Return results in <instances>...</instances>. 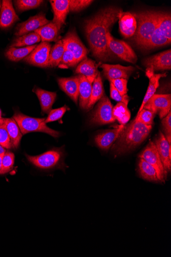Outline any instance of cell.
Masks as SVG:
<instances>
[{"instance_id": "cb8c5ba5", "label": "cell", "mask_w": 171, "mask_h": 257, "mask_svg": "<svg viewBox=\"0 0 171 257\" xmlns=\"http://www.w3.org/2000/svg\"><path fill=\"white\" fill-rule=\"evenodd\" d=\"M146 75L149 78V84L138 112L143 109L145 103L155 94L159 85V80L160 78L165 76V74H155L154 71L146 69Z\"/></svg>"}, {"instance_id": "6da1fadb", "label": "cell", "mask_w": 171, "mask_h": 257, "mask_svg": "<svg viewBox=\"0 0 171 257\" xmlns=\"http://www.w3.org/2000/svg\"><path fill=\"white\" fill-rule=\"evenodd\" d=\"M121 11L117 8L109 7L85 21L84 29L91 51L99 60L106 61L111 57L106 36L118 20Z\"/></svg>"}, {"instance_id": "7a4b0ae2", "label": "cell", "mask_w": 171, "mask_h": 257, "mask_svg": "<svg viewBox=\"0 0 171 257\" xmlns=\"http://www.w3.org/2000/svg\"><path fill=\"white\" fill-rule=\"evenodd\" d=\"M152 128V125H144L136 120L125 125L112 146L113 154L117 156L133 151L148 137Z\"/></svg>"}, {"instance_id": "ee69618b", "label": "cell", "mask_w": 171, "mask_h": 257, "mask_svg": "<svg viewBox=\"0 0 171 257\" xmlns=\"http://www.w3.org/2000/svg\"><path fill=\"white\" fill-rule=\"evenodd\" d=\"M3 156H4V155H0V175H3L2 167H3Z\"/></svg>"}, {"instance_id": "d4e9b609", "label": "cell", "mask_w": 171, "mask_h": 257, "mask_svg": "<svg viewBox=\"0 0 171 257\" xmlns=\"http://www.w3.org/2000/svg\"><path fill=\"white\" fill-rule=\"evenodd\" d=\"M79 77V102L80 106L83 109H87L91 97L92 83L84 76Z\"/></svg>"}, {"instance_id": "d590c367", "label": "cell", "mask_w": 171, "mask_h": 257, "mask_svg": "<svg viewBox=\"0 0 171 257\" xmlns=\"http://www.w3.org/2000/svg\"><path fill=\"white\" fill-rule=\"evenodd\" d=\"M0 145L8 150L12 148L11 139L3 118L0 119Z\"/></svg>"}, {"instance_id": "3957f363", "label": "cell", "mask_w": 171, "mask_h": 257, "mask_svg": "<svg viewBox=\"0 0 171 257\" xmlns=\"http://www.w3.org/2000/svg\"><path fill=\"white\" fill-rule=\"evenodd\" d=\"M158 12L144 11L134 15L137 21V29L134 40L136 44L145 49L157 25Z\"/></svg>"}, {"instance_id": "ac0fdd59", "label": "cell", "mask_w": 171, "mask_h": 257, "mask_svg": "<svg viewBox=\"0 0 171 257\" xmlns=\"http://www.w3.org/2000/svg\"><path fill=\"white\" fill-rule=\"evenodd\" d=\"M119 31L125 38L134 36L137 29V21L134 15L121 11L119 16Z\"/></svg>"}, {"instance_id": "9a60e30c", "label": "cell", "mask_w": 171, "mask_h": 257, "mask_svg": "<svg viewBox=\"0 0 171 257\" xmlns=\"http://www.w3.org/2000/svg\"><path fill=\"white\" fill-rule=\"evenodd\" d=\"M103 69L105 76L110 81L117 79L128 80L135 71L132 66H123L120 65L103 64L101 66Z\"/></svg>"}, {"instance_id": "ba28073f", "label": "cell", "mask_w": 171, "mask_h": 257, "mask_svg": "<svg viewBox=\"0 0 171 257\" xmlns=\"http://www.w3.org/2000/svg\"><path fill=\"white\" fill-rule=\"evenodd\" d=\"M108 48L122 60L134 64L137 60V56L131 48L125 42L114 38L110 32L106 36Z\"/></svg>"}, {"instance_id": "836d02e7", "label": "cell", "mask_w": 171, "mask_h": 257, "mask_svg": "<svg viewBox=\"0 0 171 257\" xmlns=\"http://www.w3.org/2000/svg\"><path fill=\"white\" fill-rule=\"evenodd\" d=\"M43 1L41 0H17L15 4L19 12L26 11L39 7Z\"/></svg>"}, {"instance_id": "74e56055", "label": "cell", "mask_w": 171, "mask_h": 257, "mask_svg": "<svg viewBox=\"0 0 171 257\" xmlns=\"http://www.w3.org/2000/svg\"><path fill=\"white\" fill-rule=\"evenodd\" d=\"M93 2L90 0H69V12H80L89 7Z\"/></svg>"}, {"instance_id": "484cf974", "label": "cell", "mask_w": 171, "mask_h": 257, "mask_svg": "<svg viewBox=\"0 0 171 257\" xmlns=\"http://www.w3.org/2000/svg\"><path fill=\"white\" fill-rule=\"evenodd\" d=\"M3 120L11 139L12 148L18 149L22 137L19 127L13 118H3Z\"/></svg>"}, {"instance_id": "44dd1931", "label": "cell", "mask_w": 171, "mask_h": 257, "mask_svg": "<svg viewBox=\"0 0 171 257\" xmlns=\"http://www.w3.org/2000/svg\"><path fill=\"white\" fill-rule=\"evenodd\" d=\"M58 81L61 89L77 104L79 97V76L68 78H59Z\"/></svg>"}, {"instance_id": "5b68a950", "label": "cell", "mask_w": 171, "mask_h": 257, "mask_svg": "<svg viewBox=\"0 0 171 257\" xmlns=\"http://www.w3.org/2000/svg\"><path fill=\"white\" fill-rule=\"evenodd\" d=\"M171 42V16L158 12L156 29L145 49L158 48Z\"/></svg>"}, {"instance_id": "7402d4cb", "label": "cell", "mask_w": 171, "mask_h": 257, "mask_svg": "<svg viewBox=\"0 0 171 257\" xmlns=\"http://www.w3.org/2000/svg\"><path fill=\"white\" fill-rule=\"evenodd\" d=\"M97 66L98 65H96L94 61L86 58L78 65L76 73L85 76L90 82L93 83L99 73L97 71Z\"/></svg>"}, {"instance_id": "52a82bcc", "label": "cell", "mask_w": 171, "mask_h": 257, "mask_svg": "<svg viewBox=\"0 0 171 257\" xmlns=\"http://www.w3.org/2000/svg\"><path fill=\"white\" fill-rule=\"evenodd\" d=\"M113 106L107 97L104 95L99 100L92 113L90 122L93 124L104 125L114 122L116 120L113 115Z\"/></svg>"}, {"instance_id": "ab89813d", "label": "cell", "mask_w": 171, "mask_h": 257, "mask_svg": "<svg viewBox=\"0 0 171 257\" xmlns=\"http://www.w3.org/2000/svg\"><path fill=\"white\" fill-rule=\"evenodd\" d=\"M161 123L165 135L164 136L171 145V111L162 119Z\"/></svg>"}, {"instance_id": "f1b7e54d", "label": "cell", "mask_w": 171, "mask_h": 257, "mask_svg": "<svg viewBox=\"0 0 171 257\" xmlns=\"http://www.w3.org/2000/svg\"><path fill=\"white\" fill-rule=\"evenodd\" d=\"M104 95V87L102 77L99 73L92 83L91 97L87 109H90Z\"/></svg>"}, {"instance_id": "f35d334b", "label": "cell", "mask_w": 171, "mask_h": 257, "mask_svg": "<svg viewBox=\"0 0 171 257\" xmlns=\"http://www.w3.org/2000/svg\"><path fill=\"white\" fill-rule=\"evenodd\" d=\"M69 108L66 106L62 107L52 109L49 113L48 117L45 119V123L54 122L61 119Z\"/></svg>"}, {"instance_id": "9c48e42d", "label": "cell", "mask_w": 171, "mask_h": 257, "mask_svg": "<svg viewBox=\"0 0 171 257\" xmlns=\"http://www.w3.org/2000/svg\"><path fill=\"white\" fill-rule=\"evenodd\" d=\"M155 169L160 182H164L167 174L165 172L159 155L154 142L150 141L139 156Z\"/></svg>"}, {"instance_id": "5bb4252c", "label": "cell", "mask_w": 171, "mask_h": 257, "mask_svg": "<svg viewBox=\"0 0 171 257\" xmlns=\"http://www.w3.org/2000/svg\"><path fill=\"white\" fill-rule=\"evenodd\" d=\"M146 69L151 71H163L171 69L170 50L145 59L143 62Z\"/></svg>"}, {"instance_id": "8fae6325", "label": "cell", "mask_w": 171, "mask_h": 257, "mask_svg": "<svg viewBox=\"0 0 171 257\" xmlns=\"http://www.w3.org/2000/svg\"><path fill=\"white\" fill-rule=\"evenodd\" d=\"M143 108L158 114L160 119H162L171 111V95L154 94L145 103Z\"/></svg>"}, {"instance_id": "d6986e66", "label": "cell", "mask_w": 171, "mask_h": 257, "mask_svg": "<svg viewBox=\"0 0 171 257\" xmlns=\"http://www.w3.org/2000/svg\"><path fill=\"white\" fill-rule=\"evenodd\" d=\"M19 18L16 13L11 0H4L0 10V28L6 29L11 27Z\"/></svg>"}, {"instance_id": "83f0119b", "label": "cell", "mask_w": 171, "mask_h": 257, "mask_svg": "<svg viewBox=\"0 0 171 257\" xmlns=\"http://www.w3.org/2000/svg\"><path fill=\"white\" fill-rule=\"evenodd\" d=\"M138 168L139 174L143 179L151 182H160L155 169L148 162L139 158Z\"/></svg>"}, {"instance_id": "2e32d148", "label": "cell", "mask_w": 171, "mask_h": 257, "mask_svg": "<svg viewBox=\"0 0 171 257\" xmlns=\"http://www.w3.org/2000/svg\"><path fill=\"white\" fill-rule=\"evenodd\" d=\"M154 143L157 148L164 169L168 174L171 170V145L168 144L164 135L161 132Z\"/></svg>"}, {"instance_id": "4fadbf2b", "label": "cell", "mask_w": 171, "mask_h": 257, "mask_svg": "<svg viewBox=\"0 0 171 257\" xmlns=\"http://www.w3.org/2000/svg\"><path fill=\"white\" fill-rule=\"evenodd\" d=\"M51 22L47 19L44 13L31 17L27 21L24 22L18 26L15 35L22 36L35 32L38 29L48 24Z\"/></svg>"}, {"instance_id": "bcb514c9", "label": "cell", "mask_w": 171, "mask_h": 257, "mask_svg": "<svg viewBox=\"0 0 171 257\" xmlns=\"http://www.w3.org/2000/svg\"><path fill=\"white\" fill-rule=\"evenodd\" d=\"M2 110H1V109H0V119H2Z\"/></svg>"}, {"instance_id": "b9f144b4", "label": "cell", "mask_w": 171, "mask_h": 257, "mask_svg": "<svg viewBox=\"0 0 171 257\" xmlns=\"http://www.w3.org/2000/svg\"><path fill=\"white\" fill-rule=\"evenodd\" d=\"M110 97L118 102L123 103L128 105L130 98L128 95L122 96L114 85L110 82Z\"/></svg>"}, {"instance_id": "d6a6232c", "label": "cell", "mask_w": 171, "mask_h": 257, "mask_svg": "<svg viewBox=\"0 0 171 257\" xmlns=\"http://www.w3.org/2000/svg\"><path fill=\"white\" fill-rule=\"evenodd\" d=\"M41 41L40 36L35 32L19 37L15 39L11 45L10 48L15 47H28L34 45Z\"/></svg>"}, {"instance_id": "1f68e13d", "label": "cell", "mask_w": 171, "mask_h": 257, "mask_svg": "<svg viewBox=\"0 0 171 257\" xmlns=\"http://www.w3.org/2000/svg\"><path fill=\"white\" fill-rule=\"evenodd\" d=\"M65 50L62 40L56 42L51 49L50 60H49V67H55L60 64Z\"/></svg>"}, {"instance_id": "30bf717a", "label": "cell", "mask_w": 171, "mask_h": 257, "mask_svg": "<svg viewBox=\"0 0 171 257\" xmlns=\"http://www.w3.org/2000/svg\"><path fill=\"white\" fill-rule=\"evenodd\" d=\"M62 41L65 49L70 52L74 56L77 64L86 58L88 50L80 40L75 30L70 31Z\"/></svg>"}, {"instance_id": "7dc6e473", "label": "cell", "mask_w": 171, "mask_h": 257, "mask_svg": "<svg viewBox=\"0 0 171 257\" xmlns=\"http://www.w3.org/2000/svg\"><path fill=\"white\" fill-rule=\"evenodd\" d=\"M2 5H1V2H0V10H1Z\"/></svg>"}, {"instance_id": "4dcf8cb0", "label": "cell", "mask_w": 171, "mask_h": 257, "mask_svg": "<svg viewBox=\"0 0 171 257\" xmlns=\"http://www.w3.org/2000/svg\"><path fill=\"white\" fill-rule=\"evenodd\" d=\"M113 115L120 125H126L131 118V112L128 105L122 102H118L113 108Z\"/></svg>"}, {"instance_id": "e0dca14e", "label": "cell", "mask_w": 171, "mask_h": 257, "mask_svg": "<svg viewBox=\"0 0 171 257\" xmlns=\"http://www.w3.org/2000/svg\"><path fill=\"white\" fill-rule=\"evenodd\" d=\"M125 125H120L117 128L103 132L95 136L94 142L97 147L107 151L113 146Z\"/></svg>"}, {"instance_id": "f546056e", "label": "cell", "mask_w": 171, "mask_h": 257, "mask_svg": "<svg viewBox=\"0 0 171 257\" xmlns=\"http://www.w3.org/2000/svg\"><path fill=\"white\" fill-rule=\"evenodd\" d=\"M37 46V45H34L21 48H10L7 51L6 56L12 61L18 62L27 57Z\"/></svg>"}, {"instance_id": "277c9868", "label": "cell", "mask_w": 171, "mask_h": 257, "mask_svg": "<svg viewBox=\"0 0 171 257\" xmlns=\"http://www.w3.org/2000/svg\"><path fill=\"white\" fill-rule=\"evenodd\" d=\"M13 119L17 123L22 135L31 132H43L55 138L59 137L60 133L48 127L45 118H35L19 112H16Z\"/></svg>"}, {"instance_id": "7c38bea8", "label": "cell", "mask_w": 171, "mask_h": 257, "mask_svg": "<svg viewBox=\"0 0 171 257\" xmlns=\"http://www.w3.org/2000/svg\"><path fill=\"white\" fill-rule=\"evenodd\" d=\"M51 51V44L47 42H42L27 57L24 59V61L36 66L48 67Z\"/></svg>"}, {"instance_id": "8d00e7d4", "label": "cell", "mask_w": 171, "mask_h": 257, "mask_svg": "<svg viewBox=\"0 0 171 257\" xmlns=\"http://www.w3.org/2000/svg\"><path fill=\"white\" fill-rule=\"evenodd\" d=\"M15 155L14 153L7 152L3 158V174L10 172L13 168L15 163Z\"/></svg>"}, {"instance_id": "7bdbcfd3", "label": "cell", "mask_w": 171, "mask_h": 257, "mask_svg": "<svg viewBox=\"0 0 171 257\" xmlns=\"http://www.w3.org/2000/svg\"><path fill=\"white\" fill-rule=\"evenodd\" d=\"M60 64L65 67H74L77 65L74 56L66 50H65Z\"/></svg>"}, {"instance_id": "4316f807", "label": "cell", "mask_w": 171, "mask_h": 257, "mask_svg": "<svg viewBox=\"0 0 171 257\" xmlns=\"http://www.w3.org/2000/svg\"><path fill=\"white\" fill-rule=\"evenodd\" d=\"M60 31L55 23L51 22L35 32L40 36L42 42H49L58 40Z\"/></svg>"}, {"instance_id": "8992f818", "label": "cell", "mask_w": 171, "mask_h": 257, "mask_svg": "<svg viewBox=\"0 0 171 257\" xmlns=\"http://www.w3.org/2000/svg\"><path fill=\"white\" fill-rule=\"evenodd\" d=\"M26 155L29 161L40 169L47 170L65 167L64 153L62 149H54L36 156Z\"/></svg>"}, {"instance_id": "ffe728a7", "label": "cell", "mask_w": 171, "mask_h": 257, "mask_svg": "<svg viewBox=\"0 0 171 257\" xmlns=\"http://www.w3.org/2000/svg\"><path fill=\"white\" fill-rule=\"evenodd\" d=\"M50 3L54 14L53 22L60 30L69 12V0H54Z\"/></svg>"}, {"instance_id": "e575fe53", "label": "cell", "mask_w": 171, "mask_h": 257, "mask_svg": "<svg viewBox=\"0 0 171 257\" xmlns=\"http://www.w3.org/2000/svg\"><path fill=\"white\" fill-rule=\"evenodd\" d=\"M155 113L152 111L142 109L137 113L135 120L146 126H151L153 124Z\"/></svg>"}, {"instance_id": "603a6c76", "label": "cell", "mask_w": 171, "mask_h": 257, "mask_svg": "<svg viewBox=\"0 0 171 257\" xmlns=\"http://www.w3.org/2000/svg\"><path fill=\"white\" fill-rule=\"evenodd\" d=\"M34 91L40 100L42 112H50L56 99L57 93L48 91L39 88H35Z\"/></svg>"}, {"instance_id": "60d3db41", "label": "cell", "mask_w": 171, "mask_h": 257, "mask_svg": "<svg viewBox=\"0 0 171 257\" xmlns=\"http://www.w3.org/2000/svg\"><path fill=\"white\" fill-rule=\"evenodd\" d=\"M115 88L118 91L122 96L127 95L128 80L125 79H117L110 81Z\"/></svg>"}, {"instance_id": "f6af8a7d", "label": "cell", "mask_w": 171, "mask_h": 257, "mask_svg": "<svg viewBox=\"0 0 171 257\" xmlns=\"http://www.w3.org/2000/svg\"><path fill=\"white\" fill-rule=\"evenodd\" d=\"M7 152L6 149L0 145V155H4Z\"/></svg>"}]
</instances>
